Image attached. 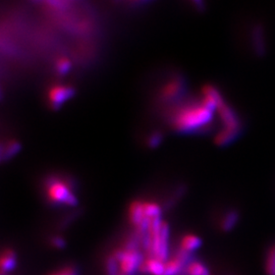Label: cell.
Listing matches in <instances>:
<instances>
[{"mask_svg":"<svg viewBox=\"0 0 275 275\" xmlns=\"http://www.w3.org/2000/svg\"><path fill=\"white\" fill-rule=\"evenodd\" d=\"M52 243H53V245L56 246V248H63L64 244H65V241L63 240V238H61V237H59V236H56V237H54V238L52 239Z\"/></svg>","mask_w":275,"mask_h":275,"instance_id":"obj_20","label":"cell"},{"mask_svg":"<svg viewBox=\"0 0 275 275\" xmlns=\"http://www.w3.org/2000/svg\"><path fill=\"white\" fill-rule=\"evenodd\" d=\"M127 2L129 3H141V2H145V1H148V0H126Z\"/></svg>","mask_w":275,"mask_h":275,"instance_id":"obj_23","label":"cell"},{"mask_svg":"<svg viewBox=\"0 0 275 275\" xmlns=\"http://www.w3.org/2000/svg\"><path fill=\"white\" fill-rule=\"evenodd\" d=\"M46 194L51 203L65 204L67 206H75L77 199L70 190L66 181L57 178L50 177L46 182Z\"/></svg>","mask_w":275,"mask_h":275,"instance_id":"obj_4","label":"cell"},{"mask_svg":"<svg viewBox=\"0 0 275 275\" xmlns=\"http://www.w3.org/2000/svg\"><path fill=\"white\" fill-rule=\"evenodd\" d=\"M19 149H20V145L18 144L17 141H15V140L8 141L6 144H4L2 146V150H1L2 161L8 160L9 158L16 155V153L19 151Z\"/></svg>","mask_w":275,"mask_h":275,"instance_id":"obj_14","label":"cell"},{"mask_svg":"<svg viewBox=\"0 0 275 275\" xmlns=\"http://www.w3.org/2000/svg\"><path fill=\"white\" fill-rule=\"evenodd\" d=\"M188 255L189 254L180 250L171 259H167L164 266V275H178L181 271H183L186 265L189 263Z\"/></svg>","mask_w":275,"mask_h":275,"instance_id":"obj_8","label":"cell"},{"mask_svg":"<svg viewBox=\"0 0 275 275\" xmlns=\"http://www.w3.org/2000/svg\"><path fill=\"white\" fill-rule=\"evenodd\" d=\"M136 238L134 237L123 249H118L113 253L112 256L117 262L118 275H133L140 271L143 259L138 251Z\"/></svg>","mask_w":275,"mask_h":275,"instance_id":"obj_3","label":"cell"},{"mask_svg":"<svg viewBox=\"0 0 275 275\" xmlns=\"http://www.w3.org/2000/svg\"><path fill=\"white\" fill-rule=\"evenodd\" d=\"M162 133L160 131H154L148 138V146L150 148H156L162 141Z\"/></svg>","mask_w":275,"mask_h":275,"instance_id":"obj_19","label":"cell"},{"mask_svg":"<svg viewBox=\"0 0 275 275\" xmlns=\"http://www.w3.org/2000/svg\"><path fill=\"white\" fill-rule=\"evenodd\" d=\"M164 261L157 258L148 257L147 259L143 260L140 266V271L142 273H148L151 275H164Z\"/></svg>","mask_w":275,"mask_h":275,"instance_id":"obj_10","label":"cell"},{"mask_svg":"<svg viewBox=\"0 0 275 275\" xmlns=\"http://www.w3.org/2000/svg\"><path fill=\"white\" fill-rule=\"evenodd\" d=\"M239 135L238 132L221 128L214 136V143L219 147H224L232 143Z\"/></svg>","mask_w":275,"mask_h":275,"instance_id":"obj_11","label":"cell"},{"mask_svg":"<svg viewBox=\"0 0 275 275\" xmlns=\"http://www.w3.org/2000/svg\"><path fill=\"white\" fill-rule=\"evenodd\" d=\"M184 271L186 275H209L207 267L199 261L189 262L186 265Z\"/></svg>","mask_w":275,"mask_h":275,"instance_id":"obj_15","label":"cell"},{"mask_svg":"<svg viewBox=\"0 0 275 275\" xmlns=\"http://www.w3.org/2000/svg\"><path fill=\"white\" fill-rule=\"evenodd\" d=\"M251 43L253 51L257 56H263L267 51V41L265 31L262 25L256 24L251 32Z\"/></svg>","mask_w":275,"mask_h":275,"instance_id":"obj_9","label":"cell"},{"mask_svg":"<svg viewBox=\"0 0 275 275\" xmlns=\"http://www.w3.org/2000/svg\"><path fill=\"white\" fill-rule=\"evenodd\" d=\"M74 94L71 86L65 84H56L49 88L47 92V101L51 108H60Z\"/></svg>","mask_w":275,"mask_h":275,"instance_id":"obj_7","label":"cell"},{"mask_svg":"<svg viewBox=\"0 0 275 275\" xmlns=\"http://www.w3.org/2000/svg\"><path fill=\"white\" fill-rule=\"evenodd\" d=\"M1 275H6V273H3V272H1ZM8 275V274H7Z\"/></svg>","mask_w":275,"mask_h":275,"instance_id":"obj_24","label":"cell"},{"mask_svg":"<svg viewBox=\"0 0 275 275\" xmlns=\"http://www.w3.org/2000/svg\"><path fill=\"white\" fill-rule=\"evenodd\" d=\"M265 269L268 275H275V245L271 246L267 253Z\"/></svg>","mask_w":275,"mask_h":275,"instance_id":"obj_18","label":"cell"},{"mask_svg":"<svg viewBox=\"0 0 275 275\" xmlns=\"http://www.w3.org/2000/svg\"><path fill=\"white\" fill-rule=\"evenodd\" d=\"M15 266V254L12 250L6 249L2 252L0 259V267L1 272L8 273V271L12 270Z\"/></svg>","mask_w":275,"mask_h":275,"instance_id":"obj_13","label":"cell"},{"mask_svg":"<svg viewBox=\"0 0 275 275\" xmlns=\"http://www.w3.org/2000/svg\"><path fill=\"white\" fill-rule=\"evenodd\" d=\"M215 113H217L219 116L222 128L235 131L238 133L241 132L242 125L239 117L237 116L235 110L229 104H227L224 99L217 106Z\"/></svg>","mask_w":275,"mask_h":275,"instance_id":"obj_6","label":"cell"},{"mask_svg":"<svg viewBox=\"0 0 275 275\" xmlns=\"http://www.w3.org/2000/svg\"><path fill=\"white\" fill-rule=\"evenodd\" d=\"M184 91V81L180 76L168 78L159 89L157 98L163 103H171L177 100Z\"/></svg>","mask_w":275,"mask_h":275,"instance_id":"obj_5","label":"cell"},{"mask_svg":"<svg viewBox=\"0 0 275 275\" xmlns=\"http://www.w3.org/2000/svg\"><path fill=\"white\" fill-rule=\"evenodd\" d=\"M140 238L148 257L157 258L164 262L167 260L169 227L161 217L151 219L147 232Z\"/></svg>","mask_w":275,"mask_h":275,"instance_id":"obj_2","label":"cell"},{"mask_svg":"<svg viewBox=\"0 0 275 275\" xmlns=\"http://www.w3.org/2000/svg\"><path fill=\"white\" fill-rule=\"evenodd\" d=\"M54 68L58 74H66L71 68V61L65 56H60L55 60Z\"/></svg>","mask_w":275,"mask_h":275,"instance_id":"obj_17","label":"cell"},{"mask_svg":"<svg viewBox=\"0 0 275 275\" xmlns=\"http://www.w3.org/2000/svg\"><path fill=\"white\" fill-rule=\"evenodd\" d=\"M52 275H75V272L72 268H65L63 271H60V272L52 274Z\"/></svg>","mask_w":275,"mask_h":275,"instance_id":"obj_22","label":"cell"},{"mask_svg":"<svg viewBox=\"0 0 275 275\" xmlns=\"http://www.w3.org/2000/svg\"><path fill=\"white\" fill-rule=\"evenodd\" d=\"M202 243V240L199 236H197L196 234H186L182 237L181 241H180V250L189 254L194 251H196L197 249L200 248Z\"/></svg>","mask_w":275,"mask_h":275,"instance_id":"obj_12","label":"cell"},{"mask_svg":"<svg viewBox=\"0 0 275 275\" xmlns=\"http://www.w3.org/2000/svg\"><path fill=\"white\" fill-rule=\"evenodd\" d=\"M215 111L201 98L174 107L170 112V124L178 132H196L207 128L213 120Z\"/></svg>","mask_w":275,"mask_h":275,"instance_id":"obj_1","label":"cell"},{"mask_svg":"<svg viewBox=\"0 0 275 275\" xmlns=\"http://www.w3.org/2000/svg\"><path fill=\"white\" fill-rule=\"evenodd\" d=\"M238 220V214L236 211H229L225 214V216L221 220V228L225 231L230 230L234 227Z\"/></svg>","mask_w":275,"mask_h":275,"instance_id":"obj_16","label":"cell"},{"mask_svg":"<svg viewBox=\"0 0 275 275\" xmlns=\"http://www.w3.org/2000/svg\"><path fill=\"white\" fill-rule=\"evenodd\" d=\"M189 2L197 8V9H203L205 7V1L204 0H189Z\"/></svg>","mask_w":275,"mask_h":275,"instance_id":"obj_21","label":"cell"}]
</instances>
